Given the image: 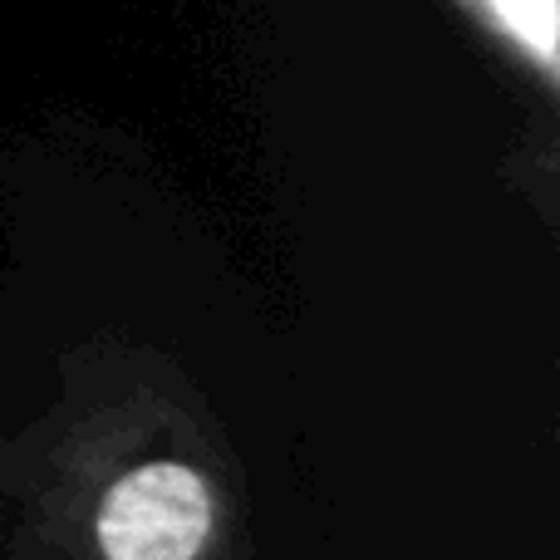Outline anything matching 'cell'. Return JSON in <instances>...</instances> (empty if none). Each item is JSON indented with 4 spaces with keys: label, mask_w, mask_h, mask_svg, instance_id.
Returning a JSON list of instances; mask_svg holds the SVG:
<instances>
[{
    "label": "cell",
    "mask_w": 560,
    "mask_h": 560,
    "mask_svg": "<svg viewBox=\"0 0 560 560\" xmlns=\"http://www.w3.org/2000/svg\"><path fill=\"white\" fill-rule=\"evenodd\" d=\"M212 532V492L183 463H148L108 492L98 546L108 560H192Z\"/></svg>",
    "instance_id": "6da1fadb"
},
{
    "label": "cell",
    "mask_w": 560,
    "mask_h": 560,
    "mask_svg": "<svg viewBox=\"0 0 560 560\" xmlns=\"http://www.w3.org/2000/svg\"><path fill=\"white\" fill-rule=\"evenodd\" d=\"M477 35H487L546 94L560 89V0H453Z\"/></svg>",
    "instance_id": "7a4b0ae2"
}]
</instances>
